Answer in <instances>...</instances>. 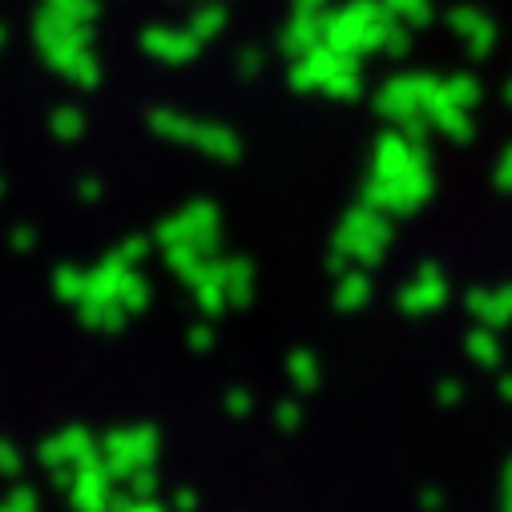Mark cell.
<instances>
[{"label": "cell", "instance_id": "obj_7", "mask_svg": "<svg viewBox=\"0 0 512 512\" xmlns=\"http://www.w3.org/2000/svg\"><path fill=\"white\" fill-rule=\"evenodd\" d=\"M464 351H468L472 363H480V367H500V359H504L500 339H496V327H484V323H480L476 331H468Z\"/></svg>", "mask_w": 512, "mask_h": 512}, {"label": "cell", "instance_id": "obj_12", "mask_svg": "<svg viewBox=\"0 0 512 512\" xmlns=\"http://www.w3.org/2000/svg\"><path fill=\"white\" fill-rule=\"evenodd\" d=\"M250 408H254L250 392H226V412H230L234 420H246V416H250Z\"/></svg>", "mask_w": 512, "mask_h": 512}, {"label": "cell", "instance_id": "obj_16", "mask_svg": "<svg viewBox=\"0 0 512 512\" xmlns=\"http://www.w3.org/2000/svg\"><path fill=\"white\" fill-rule=\"evenodd\" d=\"M496 392H500V400H508V404H512V371H504V375L496 379Z\"/></svg>", "mask_w": 512, "mask_h": 512}, {"label": "cell", "instance_id": "obj_8", "mask_svg": "<svg viewBox=\"0 0 512 512\" xmlns=\"http://www.w3.org/2000/svg\"><path fill=\"white\" fill-rule=\"evenodd\" d=\"M287 375H291V383H295L299 392H315V388H319V379H323L315 351H307V347H295V351L287 355Z\"/></svg>", "mask_w": 512, "mask_h": 512}, {"label": "cell", "instance_id": "obj_18", "mask_svg": "<svg viewBox=\"0 0 512 512\" xmlns=\"http://www.w3.org/2000/svg\"><path fill=\"white\" fill-rule=\"evenodd\" d=\"M504 508H512V476H504Z\"/></svg>", "mask_w": 512, "mask_h": 512}, {"label": "cell", "instance_id": "obj_11", "mask_svg": "<svg viewBox=\"0 0 512 512\" xmlns=\"http://www.w3.org/2000/svg\"><path fill=\"white\" fill-rule=\"evenodd\" d=\"M436 404L440 408H460L464 404V383L460 379H440L436 383Z\"/></svg>", "mask_w": 512, "mask_h": 512}, {"label": "cell", "instance_id": "obj_2", "mask_svg": "<svg viewBox=\"0 0 512 512\" xmlns=\"http://www.w3.org/2000/svg\"><path fill=\"white\" fill-rule=\"evenodd\" d=\"M388 242H392V226L383 218H375L371 210L347 214V222L335 238V246L347 254V259H359L363 267H375L383 259V250H388Z\"/></svg>", "mask_w": 512, "mask_h": 512}, {"label": "cell", "instance_id": "obj_15", "mask_svg": "<svg viewBox=\"0 0 512 512\" xmlns=\"http://www.w3.org/2000/svg\"><path fill=\"white\" fill-rule=\"evenodd\" d=\"M327 271H331V275H343V271H347V254H343L339 246L331 250V259H327Z\"/></svg>", "mask_w": 512, "mask_h": 512}, {"label": "cell", "instance_id": "obj_5", "mask_svg": "<svg viewBox=\"0 0 512 512\" xmlns=\"http://www.w3.org/2000/svg\"><path fill=\"white\" fill-rule=\"evenodd\" d=\"M222 291H226V307H250V299H254V267H250V259L222 263Z\"/></svg>", "mask_w": 512, "mask_h": 512}, {"label": "cell", "instance_id": "obj_14", "mask_svg": "<svg viewBox=\"0 0 512 512\" xmlns=\"http://www.w3.org/2000/svg\"><path fill=\"white\" fill-rule=\"evenodd\" d=\"M420 508H424V512H440V508H444V492L424 488V492H420Z\"/></svg>", "mask_w": 512, "mask_h": 512}, {"label": "cell", "instance_id": "obj_6", "mask_svg": "<svg viewBox=\"0 0 512 512\" xmlns=\"http://www.w3.org/2000/svg\"><path fill=\"white\" fill-rule=\"evenodd\" d=\"M367 303H371V279L363 271H343L335 283V311L351 315V311H363Z\"/></svg>", "mask_w": 512, "mask_h": 512}, {"label": "cell", "instance_id": "obj_17", "mask_svg": "<svg viewBox=\"0 0 512 512\" xmlns=\"http://www.w3.org/2000/svg\"><path fill=\"white\" fill-rule=\"evenodd\" d=\"M194 504H198V496H194L190 488H182V492H178V512H194Z\"/></svg>", "mask_w": 512, "mask_h": 512}, {"label": "cell", "instance_id": "obj_10", "mask_svg": "<svg viewBox=\"0 0 512 512\" xmlns=\"http://www.w3.org/2000/svg\"><path fill=\"white\" fill-rule=\"evenodd\" d=\"M275 428H279V432H299V428H303V408H299L295 400H283V404L275 408Z\"/></svg>", "mask_w": 512, "mask_h": 512}, {"label": "cell", "instance_id": "obj_3", "mask_svg": "<svg viewBox=\"0 0 512 512\" xmlns=\"http://www.w3.org/2000/svg\"><path fill=\"white\" fill-rule=\"evenodd\" d=\"M396 303H400V311L412 315V319H424V315L440 311V307L448 303V279H444V271L432 267V263H424V267L416 271V279L400 291Z\"/></svg>", "mask_w": 512, "mask_h": 512}, {"label": "cell", "instance_id": "obj_9", "mask_svg": "<svg viewBox=\"0 0 512 512\" xmlns=\"http://www.w3.org/2000/svg\"><path fill=\"white\" fill-rule=\"evenodd\" d=\"M190 291H194V299H198V307H202L206 319H214V315L226 311V291H222V283H198V287H190Z\"/></svg>", "mask_w": 512, "mask_h": 512}, {"label": "cell", "instance_id": "obj_1", "mask_svg": "<svg viewBox=\"0 0 512 512\" xmlns=\"http://www.w3.org/2000/svg\"><path fill=\"white\" fill-rule=\"evenodd\" d=\"M158 456V432L150 424L142 428H117L105 436V472L109 480H130L138 468H150Z\"/></svg>", "mask_w": 512, "mask_h": 512}, {"label": "cell", "instance_id": "obj_19", "mask_svg": "<svg viewBox=\"0 0 512 512\" xmlns=\"http://www.w3.org/2000/svg\"><path fill=\"white\" fill-rule=\"evenodd\" d=\"M504 476H512V460H508V468H504Z\"/></svg>", "mask_w": 512, "mask_h": 512}, {"label": "cell", "instance_id": "obj_13", "mask_svg": "<svg viewBox=\"0 0 512 512\" xmlns=\"http://www.w3.org/2000/svg\"><path fill=\"white\" fill-rule=\"evenodd\" d=\"M210 343H214V331H210L206 323H198V327L190 331V347H194V351H210Z\"/></svg>", "mask_w": 512, "mask_h": 512}, {"label": "cell", "instance_id": "obj_4", "mask_svg": "<svg viewBox=\"0 0 512 512\" xmlns=\"http://www.w3.org/2000/svg\"><path fill=\"white\" fill-rule=\"evenodd\" d=\"M468 315H476L484 327H508L512 323V283L500 287V291H488V287H472L468 291Z\"/></svg>", "mask_w": 512, "mask_h": 512}, {"label": "cell", "instance_id": "obj_20", "mask_svg": "<svg viewBox=\"0 0 512 512\" xmlns=\"http://www.w3.org/2000/svg\"><path fill=\"white\" fill-rule=\"evenodd\" d=\"M504 512H512V508H504Z\"/></svg>", "mask_w": 512, "mask_h": 512}]
</instances>
